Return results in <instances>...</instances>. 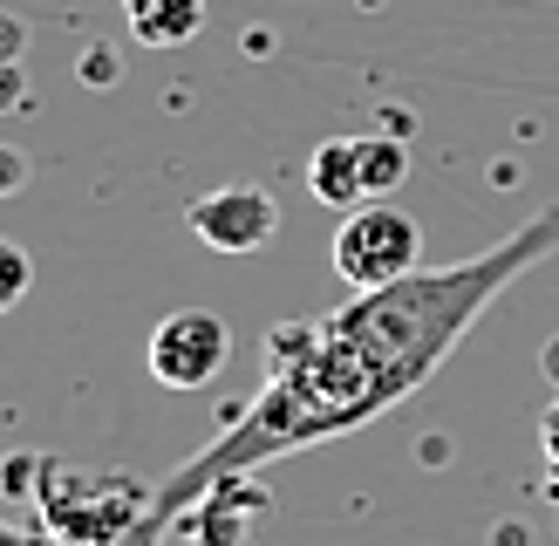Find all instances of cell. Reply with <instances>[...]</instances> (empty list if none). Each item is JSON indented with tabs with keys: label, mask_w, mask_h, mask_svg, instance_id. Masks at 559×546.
Wrapping results in <instances>:
<instances>
[{
	"label": "cell",
	"mask_w": 559,
	"mask_h": 546,
	"mask_svg": "<svg viewBox=\"0 0 559 546\" xmlns=\"http://www.w3.org/2000/svg\"><path fill=\"white\" fill-rule=\"evenodd\" d=\"M27 287H35V260H27L14 239H0V314H8L14 300H27Z\"/></svg>",
	"instance_id": "9c48e42d"
},
{
	"label": "cell",
	"mask_w": 559,
	"mask_h": 546,
	"mask_svg": "<svg viewBox=\"0 0 559 546\" xmlns=\"http://www.w3.org/2000/svg\"><path fill=\"white\" fill-rule=\"evenodd\" d=\"M136 48H185L205 27V0H123Z\"/></svg>",
	"instance_id": "52a82bcc"
},
{
	"label": "cell",
	"mask_w": 559,
	"mask_h": 546,
	"mask_svg": "<svg viewBox=\"0 0 559 546\" xmlns=\"http://www.w3.org/2000/svg\"><path fill=\"white\" fill-rule=\"evenodd\" d=\"M0 546H41V539L27 533V526H8V519H0Z\"/></svg>",
	"instance_id": "4fadbf2b"
},
{
	"label": "cell",
	"mask_w": 559,
	"mask_h": 546,
	"mask_svg": "<svg viewBox=\"0 0 559 546\" xmlns=\"http://www.w3.org/2000/svg\"><path fill=\"white\" fill-rule=\"evenodd\" d=\"M157 533H164V526H151V519H144V526H136L130 539H117V546H157Z\"/></svg>",
	"instance_id": "9a60e30c"
},
{
	"label": "cell",
	"mask_w": 559,
	"mask_h": 546,
	"mask_svg": "<svg viewBox=\"0 0 559 546\" xmlns=\"http://www.w3.org/2000/svg\"><path fill=\"white\" fill-rule=\"evenodd\" d=\"M226 355H233V335H226V321L205 314V308H178L151 328V376L164 390H205V382L226 369Z\"/></svg>",
	"instance_id": "277c9868"
},
{
	"label": "cell",
	"mask_w": 559,
	"mask_h": 546,
	"mask_svg": "<svg viewBox=\"0 0 559 546\" xmlns=\"http://www.w3.org/2000/svg\"><path fill=\"white\" fill-rule=\"evenodd\" d=\"M21 21H8V14H0V69H8V62H21Z\"/></svg>",
	"instance_id": "8fae6325"
},
{
	"label": "cell",
	"mask_w": 559,
	"mask_h": 546,
	"mask_svg": "<svg viewBox=\"0 0 559 546\" xmlns=\"http://www.w3.org/2000/svg\"><path fill=\"white\" fill-rule=\"evenodd\" d=\"M307 191H314L328 212H355V205H369V185H361V151H355V136H328V144L307 157Z\"/></svg>",
	"instance_id": "8992f818"
},
{
	"label": "cell",
	"mask_w": 559,
	"mask_h": 546,
	"mask_svg": "<svg viewBox=\"0 0 559 546\" xmlns=\"http://www.w3.org/2000/svg\"><path fill=\"white\" fill-rule=\"evenodd\" d=\"M416 260H424V226L389 199L355 205V212H342V226H334V273H342L355 294L403 281V273H416Z\"/></svg>",
	"instance_id": "3957f363"
},
{
	"label": "cell",
	"mask_w": 559,
	"mask_h": 546,
	"mask_svg": "<svg viewBox=\"0 0 559 546\" xmlns=\"http://www.w3.org/2000/svg\"><path fill=\"white\" fill-rule=\"evenodd\" d=\"M27 185V157L21 151H0V199H8V191H21Z\"/></svg>",
	"instance_id": "30bf717a"
},
{
	"label": "cell",
	"mask_w": 559,
	"mask_h": 546,
	"mask_svg": "<svg viewBox=\"0 0 559 546\" xmlns=\"http://www.w3.org/2000/svg\"><path fill=\"white\" fill-rule=\"evenodd\" d=\"M355 151H361V185H369V199H389V191L409 178V151L396 136H355Z\"/></svg>",
	"instance_id": "ba28073f"
},
{
	"label": "cell",
	"mask_w": 559,
	"mask_h": 546,
	"mask_svg": "<svg viewBox=\"0 0 559 546\" xmlns=\"http://www.w3.org/2000/svg\"><path fill=\"white\" fill-rule=\"evenodd\" d=\"M109 69H117V62H109V48H90V82H109Z\"/></svg>",
	"instance_id": "5bb4252c"
},
{
	"label": "cell",
	"mask_w": 559,
	"mask_h": 546,
	"mask_svg": "<svg viewBox=\"0 0 559 546\" xmlns=\"http://www.w3.org/2000/svg\"><path fill=\"white\" fill-rule=\"evenodd\" d=\"M552 239H559V212L533 218L525 233H512L506 246H491V253L464 260V266L403 273L389 287L355 294L328 321H280V335L266 342V390L226 430V444L191 458L151 499V526L178 519L218 478L253 472V464L287 458V451H307L321 437H342L355 424L382 417L389 403H403L464 342V328L491 308V294L519 281Z\"/></svg>",
	"instance_id": "6da1fadb"
},
{
	"label": "cell",
	"mask_w": 559,
	"mask_h": 546,
	"mask_svg": "<svg viewBox=\"0 0 559 546\" xmlns=\"http://www.w3.org/2000/svg\"><path fill=\"white\" fill-rule=\"evenodd\" d=\"M185 226H191V239H205L212 253L239 260V253H260V246L280 233V205L260 185H218V191H205V199H191Z\"/></svg>",
	"instance_id": "5b68a950"
},
{
	"label": "cell",
	"mask_w": 559,
	"mask_h": 546,
	"mask_svg": "<svg viewBox=\"0 0 559 546\" xmlns=\"http://www.w3.org/2000/svg\"><path fill=\"white\" fill-rule=\"evenodd\" d=\"M539 437H546V458H552V464H559V403H552V410H546V424H539Z\"/></svg>",
	"instance_id": "7c38bea8"
},
{
	"label": "cell",
	"mask_w": 559,
	"mask_h": 546,
	"mask_svg": "<svg viewBox=\"0 0 559 546\" xmlns=\"http://www.w3.org/2000/svg\"><path fill=\"white\" fill-rule=\"evenodd\" d=\"M157 491L130 472H103V464H62L48 458L41 464V485H35V506H41V526L62 539V546H117L151 519Z\"/></svg>",
	"instance_id": "7a4b0ae2"
}]
</instances>
